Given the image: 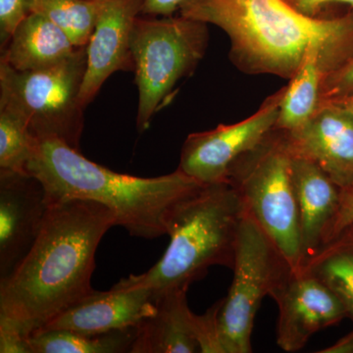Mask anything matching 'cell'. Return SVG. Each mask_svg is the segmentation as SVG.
Wrapping results in <instances>:
<instances>
[{
	"mask_svg": "<svg viewBox=\"0 0 353 353\" xmlns=\"http://www.w3.org/2000/svg\"><path fill=\"white\" fill-rule=\"evenodd\" d=\"M114 226L115 213L99 202L50 204L32 250L0 282V327L30 338L92 292L95 253Z\"/></svg>",
	"mask_w": 353,
	"mask_h": 353,
	"instance_id": "cell-1",
	"label": "cell"
},
{
	"mask_svg": "<svg viewBox=\"0 0 353 353\" xmlns=\"http://www.w3.org/2000/svg\"><path fill=\"white\" fill-rule=\"evenodd\" d=\"M179 13L226 32L230 59L250 75L290 80L314 44L322 48L331 71L353 57L352 11L310 18L285 0H185Z\"/></svg>",
	"mask_w": 353,
	"mask_h": 353,
	"instance_id": "cell-2",
	"label": "cell"
},
{
	"mask_svg": "<svg viewBox=\"0 0 353 353\" xmlns=\"http://www.w3.org/2000/svg\"><path fill=\"white\" fill-rule=\"evenodd\" d=\"M27 173L43 183L48 205L68 199L99 202L115 213L117 226L145 240L167 234L172 208L203 185L179 169L153 178L116 173L57 139H37Z\"/></svg>",
	"mask_w": 353,
	"mask_h": 353,
	"instance_id": "cell-3",
	"label": "cell"
},
{
	"mask_svg": "<svg viewBox=\"0 0 353 353\" xmlns=\"http://www.w3.org/2000/svg\"><path fill=\"white\" fill-rule=\"evenodd\" d=\"M245 208L229 183L202 185L172 208L167 217L170 243L152 268L139 274L155 303L172 290L188 289L209 268L233 269Z\"/></svg>",
	"mask_w": 353,
	"mask_h": 353,
	"instance_id": "cell-4",
	"label": "cell"
},
{
	"mask_svg": "<svg viewBox=\"0 0 353 353\" xmlns=\"http://www.w3.org/2000/svg\"><path fill=\"white\" fill-rule=\"evenodd\" d=\"M208 24L183 16L139 15L131 36L139 92L137 129L146 131L170 103L176 85L194 73L208 48Z\"/></svg>",
	"mask_w": 353,
	"mask_h": 353,
	"instance_id": "cell-5",
	"label": "cell"
},
{
	"mask_svg": "<svg viewBox=\"0 0 353 353\" xmlns=\"http://www.w3.org/2000/svg\"><path fill=\"white\" fill-rule=\"evenodd\" d=\"M85 70L87 46L59 63L34 71H16L0 60V109L19 116L34 138L57 139L80 150Z\"/></svg>",
	"mask_w": 353,
	"mask_h": 353,
	"instance_id": "cell-6",
	"label": "cell"
},
{
	"mask_svg": "<svg viewBox=\"0 0 353 353\" xmlns=\"http://www.w3.org/2000/svg\"><path fill=\"white\" fill-rule=\"evenodd\" d=\"M228 183L246 212L270 236L294 270L304 265L299 208L287 134L274 129L256 148L230 171Z\"/></svg>",
	"mask_w": 353,
	"mask_h": 353,
	"instance_id": "cell-7",
	"label": "cell"
},
{
	"mask_svg": "<svg viewBox=\"0 0 353 353\" xmlns=\"http://www.w3.org/2000/svg\"><path fill=\"white\" fill-rule=\"evenodd\" d=\"M233 270V282L217 314L218 343L221 353H250L262 299L270 296L294 269L246 210L239 230Z\"/></svg>",
	"mask_w": 353,
	"mask_h": 353,
	"instance_id": "cell-8",
	"label": "cell"
},
{
	"mask_svg": "<svg viewBox=\"0 0 353 353\" xmlns=\"http://www.w3.org/2000/svg\"><path fill=\"white\" fill-rule=\"evenodd\" d=\"M285 90V87L269 97L256 112L241 122L190 134L183 143L179 170L203 185L228 183L232 167L275 129Z\"/></svg>",
	"mask_w": 353,
	"mask_h": 353,
	"instance_id": "cell-9",
	"label": "cell"
},
{
	"mask_svg": "<svg viewBox=\"0 0 353 353\" xmlns=\"http://www.w3.org/2000/svg\"><path fill=\"white\" fill-rule=\"evenodd\" d=\"M270 296L279 309L277 343L287 352H299L313 334L348 317L339 296L305 267L290 271Z\"/></svg>",
	"mask_w": 353,
	"mask_h": 353,
	"instance_id": "cell-10",
	"label": "cell"
},
{
	"mask_svg": "<svg viewBox=\"0 0 353 353\" xmlns=\"http://www.w3.org/2000/svg\"><path fill=\"white\" fill-rule=\"evenodd\" d=\"M157 310L152 290L141 282L139 275H131L121 279L106 292L92 290L39 331L68 330L88 334H105L137 327Z\"/></svg>",
	"mask_w": 353,
	"mask_h": 353,
	"instance_id": "cell-11",
	"label": "cell"
},
{
	"mask_svg": "<svg viewBox=\"0 0 353 353\" xmlns=\"http://www.w3.org/2000/svg\"><path fill=\"white\" fill-rule=\"evenodd\" d=\"M95 24L87 46V70L80 101L87 108L109 77L119 71H134L131 36L143 11V0H90Z\"/></svg>",
	"mask_w": 353,
	"mask_h": 353,
	"instance_id": "cell-12",
	"label": "cell"
},
{
	"mask_svg": "<svg viewBox=\"0 0 353 353\" xmlns=\"http://www.w3.org/2000/svg\"><path fill=\"white\" fill-rule=\"evenodd\" d=\"M48 210L46 190L39 179L0 169V282L32 250Z\"/></svg>",
	"mask_w": 353,
	"mask_h": 353,
	"instance_id": "cell-13",
	"label": "cell"
},
{
	"mask_svg": "<svg viewBox=\"0 0 353 353\" xmlns=\"http://www.w3.org/2000/svg\"><path fill=\"white\" fill-rule=\"evenodd\" d=\"M285 134L294 154L314 162L341 190L353 185V116L345 109L322 104L303 127Z\"/></svg>",
	"mask_w": 353,
	"mask_h": 353,
	"instance_id": "cell-14",
	"label": "cell"
},
{
	"mask_svg": "<svg viewBox=\"0 0 353 353\" xmlns=\"http://www.w3.org/2000/svg\"><path fill=\"white\" fill-rule=\"evenodd\" d=\"M292 174L305 264L326 243L340 208L341 189L314 162L292 152Z\"/></svg>",
	"mask_w": 353,
	"mask_h": 353,
	"instance_id": "cell-15",
	"label": "cell"
},
{
	"mask_svg": "<svg viewBox=\"0 0 353 353\" xmlns=\"http://www.w3.org/2000/svg\"><path fill=\"white\" fill-rule=\"evenodd\" d=\"M187 292L172 290L157 299L155 314L136 327L130 352H201V318L190 310Z\"/></svg>",
	"mask_w": 353,
	"mask_h": 353,
	"instance_id": "cell-16",
	"label": "cell"
},
{
	"mask_svg": "<svg viewBox=\"0 0 353 353\" xmlns=\"http://www.w3.org/2000/svg\"><path fill=\"white\" fill-rule=\"evenodd\" d=\"M78 48L59 26L46 16L31 13L1 48L0 60L16 71H34L63 61Z\"/></svg>",
	"mask_w": 353,
	"mask_h": 353,
	"instance_id": "cell-17",
	"label": "cell"
},
{
	"mask_svg": "<svg viewBox=\"0 0 353 353\" xmlns=\"http://www.w3.org/2000/svg\"><path fill=\"white\" fill-rule=\"evenodd\" d=\"M331 71L319 46H311L303 64L285 87L275 129L285 132L303 127L321 103L323 79Z\"/></svg>",
	"mask_w": 353,
	"mask_h": 353,
	"instance_id": "cell-18",
	"label": "cell"
},
{
	"mask_svg": "<svg viewBox=\"0 0 353 353\" xmlns=\"http://www.w3.org/2000/svg\"><path fill=\"white\" fill-rule=\"evenodd\" d=\"M303 267L333 290L353 320V226L323 245Z\"/></svg>",
	"mask_w": 353,
	"mask_h": 353,
	"instance_id": "cell-19",
	"label": "cell"
},
{
	"mask_svg": "<svg viewBox=\"0 0 353 353\" xmlns=\"http://www.w3.org/2000/svg\"><path fill=\"white\" fill-rule=\"evenodd\" d=\"M136 327L101 334L68 330L38 331L29 338L31 353H122L131 352Z\"/></svg>",
	"mask_w": 353,
	"mask_h": 353,
	"instance_id": "cell-20",
	"label": "cell"
},
{
	"mask_svg": "<svg viewBox=\"0 0 353 353\" xmlns=\"http://www.w3.org/2000/svg\"><path fill=\"white\" fill-rule=\"evenodd\" d=\"M46 16L63 29L76 46H88L95 24L90 0H34L32 12Z\"/></svg>",
	"mask_w": 353,
	"mask_h": 353,
	"instance_id": "cell-21",
	"label": "cell"
},
{
	"mask_svg": "<svg viewBox=\"0 0 353 353\" xmlns=\"http://www.w3.org/2000/svg\"><path fill=\"white\" fill-rule=\"evenodd\" d=\"M36 143L19 116L0 109V169L27 173Z\"/></svg>",
	"mask_w": 353,
	"mask_h": 353,
	"instance_id": "cell-22",
	"label": "cell"
},
{
	"mask_svg": "<svg viewBox=\"0 0 353 353\" xmlns=\"http://www.w3.org/2000/svg\"><path fill=\"white\" fill-rule=\"evenodd\" d=\"M353 97V57L329 72L323 79L321 103H329Z\"/></svg>",
	"mask_w": 353,
	"mask_h": 353,
	"instance_id": "cell-23",
	"label": "cell"
},
{
	"mask_svg": "<svg viewBox=\"0 0 353 353\" xmlns=\"http://www.w3.org/2000/svg\"><path fill=\"white\" fill-rule=\"evenodd\" d=\"M34 0H0V43H7L16 28L32 12Z\"/></svg>",
	"mask_w": 353,
	"mask_h": 353,
	"instance_id": "cell-24",
	"label": "cell"
},
{
	"mask_svg": "<svg viewBox=\"0 0 353 353\" xmlns=\"http://www.w3.org/2000/svg\"><path fill=\"white\" fill-rule=\"evenodd\" d=\"M352 226H353V185L347 189L341 190L340 208L330 229L325 245L338 238L345 230Z\"/></svg>",
	"mask_w": 353,
	"mask_h": 353,
	"instance_id": "cell-25",
	"label": "cell"
},
{
	"mask_svg": "<svg viewBox=\"0 0 353 353\" xmlns=\"http://www.w3.org/2000/svg\"><path fill=\"white\" fill-rule=\"evenodd\" d=\"M0 352L31 353L29 338L7 327H0Z\"/></svg>",
	"mask_w": 353,
	"mask_h": 353,
	"instance_id": "cell-26",
	"label": "cell"
},
{
	"mask_svg": "<svg viewBox=\"0 0 353 353\" xmlns=\"http://www.w3.org/2000/svg\"><path fill=\"white\" fill-rule=\"evenodd\" d=\"M297 12L310 18H322L323 9L332 3L347 4L353 12V0H285Z\"/></svg>",
	"mask_w": 353,
	"mask_h": 353,
	"instance_id": "cell-27",
	"label": "cell"
},
{
	"mask_svg": "<svg viewBox=\"0 0 353 353\" xmlns=\"http://www.w3.org/2000/svg\"><path fill=\"white\" fill-rule=\"evenodd\" d=\"M185 0H143L141 15L169 17L179 11Z\"/></svg>",
	"mask_w": 353,
	"mask_h": 353,
	"instance_id": "cell-28",
	"label": "cell"
},
{
	"mask_svg": "<svg viewBox=\"0 0 353 353\" xmlns=\"http://www.w3.org/2000/svg\"><path fill=\"white\" fill-rule=\"evenodd\" d=\"M320 353H353V331L336 345L325 348Z\"/></svg>",
	"mask_w": 353,
	"mask_h": 353,
	"instance_id": "cell-29",
	"label": "cell"
},
{
	"mask_svg": "<svg viewBox=\"0 0 353 353\" xmlns=\"http://www.w3.org/2000/svg\"><path fill=\"white\" fill-rule=\"evenodd\" d=\"M329 103L338 104V105L345 109L348 113L352 114L353 116V97H348V99H341V101L329 102Z\"/></svg>",
	"mask_w": 353,
	"mask_h": 353,
	"instance_id": "cell-30",
	"label": "cell"
}]
</instances>
